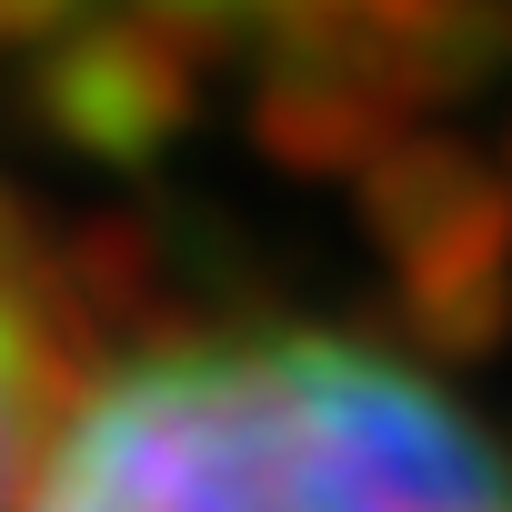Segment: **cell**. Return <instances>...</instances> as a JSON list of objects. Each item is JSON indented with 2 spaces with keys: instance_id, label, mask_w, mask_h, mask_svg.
<instances>
[{
  "instance_id": "7a4b0ae2",
  "label": "cell",
  "mask_w": 512,
  "mask_h": 512,
  "mask_svg": "<svg viewBox=\"0 0 512 512\" xmlns=\"http://www.w3.org/2000/svg\"><path fill=\"white\" fill-rule=\"evenodd\" d=\"M61 342H51V312H41V282H31V251L0 211V512H31L41 492V462L61 442Z\"/></svg>"
},
{
  "instance_id": "6da1fadb",
  "label": "cell",
  "mask_w": 512,
  "mask_h": 512,
  "mask_svg": "<svg viewBox=\"0 0 512 512\" xmlns=\"http://www.w3.org/2000/svg\"><path fill=\"white\" fill-rule=\"evenodd\" d=\"M31 512H512V442L372 332L231 322L121 352Z\"/></svg>"
}]
</instances>
